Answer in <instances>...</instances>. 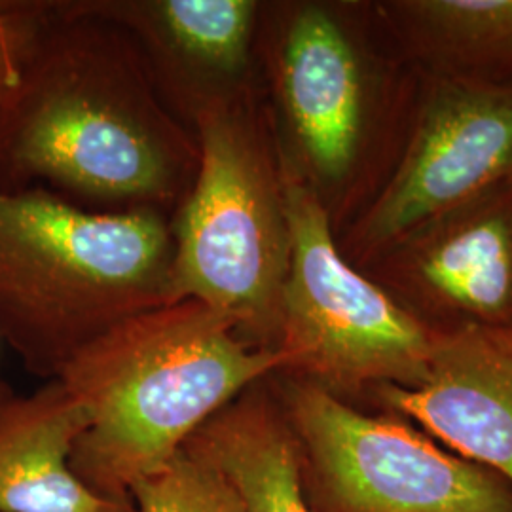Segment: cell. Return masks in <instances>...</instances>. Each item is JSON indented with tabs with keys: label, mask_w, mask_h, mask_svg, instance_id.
Here are the masks:
<instances>
[{
	"label": "cell",
	"mask_w": 512,
	"mask_h": 512,
	"mask_svg": "<svg viewBox=\"0 0 512 512\" xmlns=\"http://www.w3.org/2000/svg\"><path fill=\"white\" fill-rule=\"evenodd\" d=\"M512 186V82L418 76L403 145L365 209L336 236L365 268L421 224Z\"/></svg>",
	"instance_id": "ba28073f"
},
{
	"label": "cell",
	"mask_w": 512,
	"mask_h": 512,
	"mask_svg": "<svg viewBox=\"0 0 512 512\" xmlns=\"http://www.w3.org/2000/svg\"><path fill=\"white\" fill-rule=\"evenodd\" d=\"M86 414L59 380L23 395L0 380V512H97L71 467Z\"/></svg>",
	"instance_id": "7c38bea8"
},
{
	"label": "cell",
	"mask_w": 512,
	"mask_h": 512,
	"mask_svg": "<svg viewBox=\"0 0 512 512\" xmlns=\"http://www.w3.org/2000/svg\"><path fill=\"white\" fill-rule=\"evenodd\" d=\"M361 272L429 329L512 325V186L421 224Z\"/></svg>",
	"instance_id": "9c48e42d"
},
{
	"label": "cell",
	"mask_w": 512,
	"mask_h": 512,
	"mask_svg": "<svg viewBox=\"0 0 512 512\" xmlns=\"http://www.w3.org/2000/svg\"><path fill=\"white\" fill-rule=\"evenodd\" d=\"M370 393L389 414L416 421L512 486V325L435 330L420 385Z\"/></svg>",
	"instance_id": "8fae6325"
},
{
	"label": "cell",
	"mask_w": 512,
	"mask_h": 512,
	"mask_svg": "<svg viewBox=\"0 0 512 512\" xmlns=\"http://www.w3.org/2000/svg\"><path fill=\"white\" fill-rule=\"evenodd\" d=\"M137 44L154 86L184 126L205 110L264 93L260 0H69Z\"/></svg>",
	"instance_id": "30bf717a"
},
{
	"label": "cell",
	"mask_w": 512,
	"mask_h": 512,
	"mask_svg": "<svg viewBox=\"0 0 512 512\" xmlns=\"http://www.w3.org/2000/svg\"><path fill=\"white\" fill-rule=\"evenodd\" d=\"M198 164L194 131L167 109L128 33L55 0L0 116V190L42 186L92 211L173 219Z\"/></svg>",
	"instance_id": "6da1fadb"
},
{
	"label": "cell",
	"mask_w": 512,
	"mask_h": 512,
	"mask_svg": "<svg viewBox=\"0 0 512 512\" xmlns=\"http://www.w3.org/2000/svg\"><path fill=\"white\" fill-rule=\"evenodd\" d=\"M129 497L141 512H245L234 484L188 448L135 484Z\"/></svg>",
	"instance_id": "9a60e30c"
},
{
	"label": "cell",
	"mask_w": 512,
	"mask_h": 512,
	"mask_svg": "<svg viewBox=\"0 0 512 512\" xmlns=\"http://www.w3.org/2000/svg\"><path fill=\"white\" fill-rule=\"evenodd\" d=\"M285 188L293 255L275 346L281 372L342 401L385 385H420L435 330L342 255L329 215L308 188L289 175Z\"/></svg>",
	"instance_id": "8992f818"
},
{
	"label": "cell",
	"mask_w": 512,
	"mask_h": 512,
	"mask_svg": "<svg viewBox=\"0 0 512 512\" xmlns=\"http://www.w3.org/2000/svg\"><path fill=\"white\" fill-rule=\"evenodd\" d=\"M283 370L279 351L247 346L198 300L133 315L82 349L59 382L86 429L71 467L101 499H124L228 403Z\"/></svg>",
	"instance_id": "3957f363"
},
{
	"label": "cell",
	"mask_w": 512,
	"mask_h": 512,
	"mask_svg": "<svg viewBox=\"0 0 512 512\" xmlns=\"http://www.w3.org/2000/svg\"><path fill=\"white\" fill-rule=\"evenodd\" d=\"M200 164L171 219L173 302L198 300L275 351L293 236L264 93L200 114Z\"/></svg>",
	"instance_id": "5b68a950"
},
{
	"label": "cell",
	"mask_w": 512,
	"mask_h": 512,
	"mask_svg": "<svg viewBox=\"0 0 512 512\" xmlns=\"http://www.w3.org/2000/svg\"><path fill=\"white\" fill-rule=\"evenodd\" d=\"M55 0H0V116L54 21Z\"/></svg>",
	"instance_id": "2e32d148"
},
{
	"label": "cell",
	"mask_w": 512,
	"mask_h": 512,
	"mask_svg": "<svg viewBox=\"0 0 512 512\" xmlns=\"http://www.w3.org/2000/svg\"><path fill=\"white\" fill-rule=\"evenodd\" d=\"M171 219L92 211L48 188L0 190V338L38 378L105 332L173 304Z\"/></svg>",
	"instance_id": "277c9868"
},
{
	"label": "cell",
	"mask_w": 512,
	"mask_h": 512,
	"mask_svg": "<svg viewBox=\"0 0 512 512\" xmlns=\"http://www.w3.org/2000/svg\"><path fill=\"white\" fill-rule=\"evenodd\" d=\"M313 512H512V486L393 414H366L291 374L270 376Z\"/></svg>",
	"instance_id": "52a82bcc"
},
{
	"label": "cell",
	"mask_w": 512,
	"mask_h": 512,
	"mask_svg": "<svg viewBox=\"0 0 512 512\" xmlns=\"http://www.w3.org/2000/svg\"><path fill=\"white\" fill-rule=\"evenodd\" d=\"M262 90L285 175L308 188L338 236L403 145L418 74L374 2H262Z\"/></svg>",
	"instance_id": "7a4b0ae2"
},
{
	"label": "cell",
	"mask_w": 512,
	"mask_h": 512,
	"mask_svg": "<svg viewBox=\"0 0 512 512\" xmlns=\"http://www.w3.org/2000/svg\"><path fill=\"white\" fill-rule=\"evenodd\" d=\"M97 512H141L131 497L124 499H105Z\"/></svg>",
	"instance_id": "e0dca14e"
},
{
	"label": "cell",
	"mask_w": 512,
	"mask_h": 512,
	"mask_svg": "<svg viewBox=\"0 0 512 512\" xmlns=\"http://www.w3.org/2000/svg\"><path fill=\"white\" fill-rule=\"evenodd\" d=\"M184 448L222 471L245 512H313L298 444L270 376L226 404Z\"/></svg>",
	"instance_id": "4fadbf2b"
},
{
	"label": "cell",
	"mask_w": 512,
	"mask_h": 512,
	"mask_svg": "<svg viewBox=\"0 0 512 512\" xmlns=\"http://www.w3.org/2000/svg\"><path fill=\"white\" fill-rule=\"evenodd\" d=\"M389 37L418 76L512 82V0L374 2Z\"/></svg>",
	"instance_id": "5bb4252c"
}]
</instances>
